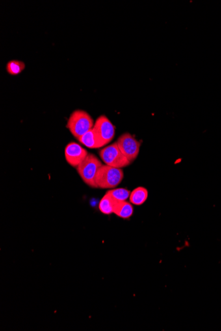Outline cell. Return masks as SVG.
Here are the masks:
<instances>
[{
    "instance_id": "4fadbf2b",
    "label": "cell",
    "mask_w": 221,
    "mask_h": 331,
    "mask_svg": "<svg viewBox=\"0 0 221 331\" xmlns=\"http://www.w3.org/2000/svg\"><path fill=\"white\" fill-rule=\"evenodd\" d=\"M25 68V64L20 60H13L8 62L6 66V70L8 73L12 75L20 74Z\"/></svg>"
},
{
    "instance_id": "7c38bea8",
    "label": "cell",
    "mask_w": 221,
    "mask_h": 331,
    "mask_svg": "<svg viewBox=\"0 0 221 331\" xmlns=\"http://www.w3.org/2000/svg\"><path fill=\"white\" fill-rule=\"evenodd\" d=\"M131 192L130 190L124 188H118V189L108 190L107 193L118 202H124L127 201V199H129Z\"/></svg>"
},
{
    "instance_id": "7a4b0ae2",
    "label": "cell",
    "mask_w": 221,
    "mask_h": 331,
    "mask_svg": "<svg viewBox=\"0 0 221 331\" xmlns=\"http://www.w3.org/2000/svg\"><path fill=\"white\" fill-rule=\"evenodd\" d=\"M123 177L122 169L103 165L97 172L95 183L99 189H114L120 185Z\"/></svg>"
},
{
    "instance_id": "9c48e42d",
    "label": "cell",
    "mask_w": 221,
    "mask_h": 331,
    "mask_svg": "<svg viewBox=\"0 0 221 331\" xmlns=\"http://www.w3.org/2000/svg\"><path fill=\"white\" fill-rule=\"evenodd\" d=\"M118 201L115 200L110 196L109 194L106 192L105 195L101 199L100 202L99 203V210L101 213L105 214V215H110V214H114L115 210H116V205L118 204Z\"/></svg>"
},
{
    "instance_id": "8fae6325",
    "label": "cell",
    "mask_w": 221,
    "mask_h": 331,
    "mask_svg": "<svg viewBox=\"0 0 221 331\" xmlns=\"http://www.w3.org/2000/svg\"><path fill=\"white\" fill-rule=\"evenodd\" d=\"M134 209L131 202L127 201L119 202L116 205L114 214L122 219H129L133 215Z\"/></svg>"
},
{
    "instance_id": "ba28073f",
    "label": "cell",
    "mask_w": 221,
    "mask_h": 331,
    "mask_svg": "<svg viewBox=\"0 0 221 331\" xmlns=\"http://www.w3.org/2000/svg\"><path fill=\"white\" fill-rule=\"evenodd\" d=\"M79 141L88 148L96 149L103 147L94 129H91L88 133L81 136Z\"/></svg>"
},
{
    "instance_id": "3957f363",
    "label": "cell",
    "mask_w": 221,
    "mask_h": 331,
    "mask_svg": "<svg viewBox=\"0 0 221 331\" xmlns=\"http://www.w3.org/2000/svg\"><path fill=\"white\" fill-rule=\"evenodd\" d=\"M102 166L98 158L92 153H88V156L77 167V170L78 174L86 185L96 189L95 179L97 172Z\"/></svg>"
},
{
    "instance_id": "6da1fadb",
    "label": "cell",
    "mask_w": 221,
    "mask_h": 331,
    "mask_svg": "<svg viewBox=\"0 0 221 331\" xmlns=\"http://www.w3.org/2000/svg\"><path fill=\"white\" fill-rule=\"evenodd\" d=\"M94 126V120L87 112L77 110L71 114L66 127L76 138L79 139Z\"/></svg>"
},
{
    "instance_id": "277c9868",
    "label": "cell",
    "mask_w": 221,
    "mask_h": 331,
    "mask_svg": "<svg viewBox=\"0 0 221 331\" xmlns=\"http://www.w3.org/2000/svg\"><path fill=\"white\" fill-rule=\"evenodd\" d=\"M99 153L105 165L118 169L126 168L131 165V162L121 152L117 142L105 147Z\"/></svg>"
},
{
    "instance_id": "5b68a950",
    "label": "cell",
    "mask_w": 221,
    "mask_h": 331,
    "mask_svg": "<svg viewBox=\"0 0 221 331\" xmlns=\"http://www.w3.org/2000/svg\"><path fill=\"white\" fill-rule=\"evenodd\" d=\"M117 144L121 152L132 163L137 158L139 154L141 142L138 141L133 135L129 133H125L118 138Z\"/></svg>"
},
{
    "instance_id": "30bf717a",
    "label": "cell",
    "mask_w": 221,
    "mask_h": 331,
    "mask_svg": "<svg viewBox=\"0 0 221 331\" xmlns=\"http://www.w3.org/2000/svg\"><path fill=\"white\" fill-rule=\"evenodd\" d=\"M149 196V192L144 187L136 188L131 192L129 201L132 204L140 205L146 202Z\"/></svg>"
},
{
    "instance_id": "52a82bcc",
    "label": "cell",
    "mask_w": 221,
    "mask_h": 331,
    "mask_svg": "<svg viewBox=\"0 0 221 331\" xmlns=\"http://www.w3.org/2000/svg\"><path fill=\"white\" fill-rule=\"evenodd\" d=\"M64 153L67 163L73 168H77L88 155L87 150L75 142L67 145Z\"/></svg>"
},
{
    "instance_id": "8992f818",
    "label": "cell",
    "mask_w": 221,
    "mask_h": 331,
    "mask_svg": "<svg viewBox=\"0 0 221 331\" xmlns=\"http://www.w3.org/2000/svg\"><path fill=\"white\" fill-rule=\"evenodd\" d=\"M93 129H94L103 146L109 144L114 140L116 134V127L107 116L102 115L97 118Z\"/></svg>"
}]
</instances>
